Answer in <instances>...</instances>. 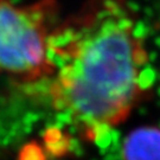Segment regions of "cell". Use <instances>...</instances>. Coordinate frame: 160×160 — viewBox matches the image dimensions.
<instances>
[{"label": "cell", "instance_id": "7a4b0ae2", "mask_svg": "<svg viewBox=\"0 0 160 160\" xmlns=\"http://www.w3.org/2000/svg\"><path fill=\"white\" fill-rule=\"evenodd\" d=\"M59 22L57 0L26 5L0 0V75L25 84L48 82L49 42Z\"/></svg>", "mask_w": 160, "mask_h": 160}, {"label": "cell", "instance_id": "6da1fadb", "mask_svg": "<svg viewBox=\"0 0 160 160\" xmlns=\"http://www.w3.org/2000/svg\"><path fill=\"white\" fill-rule=\"evenodd\" d=\"M52 109L97 142L149 92L154 72L135 12L125 0H88L49 42Z\"/></svg>", "mask_w": 160, "mask_h": 160}, {"label": "cell", "instance_id": "3957f363", "mask_svg": "<svg viewBox=\"0 0 160 160\" xmlns=\"http://www.w3.org/2000/svg\"><path fill=\"white\" fill-rule=\"evenodd\" d=\"M123 160H160V129L140 127L131 132L122 146Z\"/></svg>", "mask_w": 160, "mask_h": 160}]
</instances>
